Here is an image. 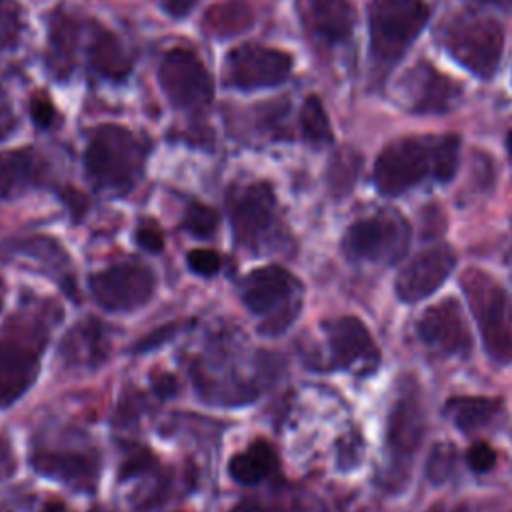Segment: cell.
Segmentation results:
<instances>
[{"instance_id": "1", "label": "cell", "mask_w": 512, "mask_h": 512, "mask_svg": "<svg viewBox=\"0 0 512 512\" xmlns=\"http://www.w3.org/2000/svg\"><path fill=\"white\" fill-rule=\"evenodd\" d=\"M458 134H410L390 140L378 152L372 184L378 194L394 198L424 184H446L460 164Z\"/></svg>"}, {"instance_id": "2", "label": "cell", "mask_w": 512, "mask_h": 512, "mask_svg": "<svg viewBox=\"0 0 512 512\" xmlns=\"http://www.w3.org/2000/svg\"><path fill=\"white\" fill-rule=\"evenodd\" d=\"M366 12L372 82L382 86L428 26L432 10L426 0H370Z\"/></svg>"}, {"instance_id": "3", "label": "cell", "mask_w": 512, "mask_h": 512, "mask_svg": "<svg viewBox=\"0 0 512 512\" xmlns=\"http://www.w3.org/2000/svg\"><path fill=\"white\" fill-rule=\"evenodd\" d=\"M148 152V140L130 128L100 124L90 132L84 152L86 176L100 190L126 194L142 176Z\"/></svg>"}, {"instance_id": "4", "label": "cell", "mask_w": 512, "mask_h": 512, "mask_svg": "<svg viewBox=\"0 0 512 512\" xmlns=\"http://www.w3.org/2000/svg\"><path fill=\"white\" fill-rule=\"evenodd\" d=\"M438 42L458 66L480 80H490L504 54V26L490 14L466 8L438 26Z\"/></svg>"}, {"instance_id": "5", "label": "cell", "mask_w": 512, "mask_h": 512, "mask_svg": "<svg viewBox=\"0 0 512 512\" xmlns=\"http://www.w3.org/2000/svg\"><path fill=\"white\" fill-rule=\"evenodd\" d=\"M424 428L426 420L418 384L414 380H404L386 418V464L382 468V488L398 492L406 486L414 456L424 436Z\"/></svg>"}, {"instance_id": "6", "label": "cell", "mask_w": 512, "mask_h": 512, "mask_svg": "<svg viewBox=\"0 0 512 512\" xmlns=\"http://www.w3.org/2000/svg\"><path fill=\"white\" fill-rule=\"evenodd\" d=\"M302 284L282 266L270 264L252 270L240 282L244 306L260 318L258 332L278 336L298 318L302 308Z\"/></svg>"}, {"instance_id": "7", "label": "cell", "mask_w": 512, "mask_h": 512, "mask_svg": "<svg viewBox=\"0 0 512 512\" xmlns=\"http://www.w3.org/2000/svg\"><path fill=\"white\" fill-rule=\"evenodd\" d=\"M48 328L24 314L0 326V406L18 400L36 380Z\"/></svg>"}, {"instance_id": "8", "label": "cell", "mask_w": 512, "mask_h": 512, "mask_svg": "<svg viewBox=\"0 0 512 512\" xmlns=\"http://www.w3.org/2000/svg\"><path fill=\"white\" fill-rule=\"evenodd\" d=\"M460 286L468 308L478 324L484 352L488 358L506 366L512 362V318L506 290L486 272L470 268L462 274Z\"/></svg>"}, {"instance_id": "9", "label": "cell", "mask_w": 512, "mask_h": 512, "mask_svg": "<svg viewBox=\"0 0 512 512\" xmlns=\"http://www.w3.org/2000/svg\"><path fill=\"white\" fill-rule=\"evenodd\" d=\"M410 236L408 220L400 212L384 208L352 222L344 232L342 250L354 262L396 264L406 256Z\"/></svg>"}, {"instance_id": "10", "label": "cell", "mask_w": 512, "mask_h": 512, "mask_svg": "<svg viewBox=\"0 0 512 512\" xmlns=\"http://www.w3.org/2000/svg\"><path fill=\"white\" fill-rule=\"evenodd\" d=\"M226 208L236 242L258 250L270 246L280 230L276 196L266 182L232 186L226 194Z\"/></svg>"}, {"instance_id": "11", "label": "cell", "mask_w": 512, "mask_h": 512, "mask_svg": "<svg viewBox=\"0 0 512 512\" xmlns=\"http://www.w3.org/2000/svg\"><path fill=\"white\" fill-rule=\"evenodd\" d=\"M158 84L166 100L184 112H204L214 96V82L190 48H172L158 64Z\"/></svg>"}, {"instance_id": "12", "label": "cell", "mask_w": 512, "mask_h": 512, "mask_svg": "<svg viewBox=\"0 0 512 512\" xmlns=\"http://www.w3.org/2000/svg\"><path fill=\"white\" fill-rule=\"evenodd\" d=\"M292 66L294 60L288 52L250 42L234 48L226 56L224 80L226 86L240 92L276 88L288 80Z\"/></svg>"}, {"instance_id": "13", "label": "cell", "mask_w": 512, "mask_h": 512, "mask_svg": "<svg viewBox=\"0 0 512 512\" xmlns=\"http://www.w3.org/2000/svg\"><path fill=\"white\" fill-rule=\"evenodd\" d=\"M464 88L454 78L420 58L398 82L400 104L412 114H448L462 102Z\"/></svg>"}, {"instance_id": "14", "label": "cell", "mask_w": 512, "mask_h": 512, "mask_svg": "<svg viewBox=\"0 0 512 512\" xmlns=\"http://www.w3.org/2000/svg\"><path fill=\"white\" fill-rule=\"evenodd\" d=\"M328 344V368L370 376L380 366V348L370 330L356 316H338L322 322Z\"/></svg>"}, {"instance_id": "15", "label": "cell", "mask_w": 512, "mask_h": 512, "mask_svg": "<svg viewBox=\"0 0 512 512\" xmlns=\"http://www.w3.org/2000/svg\"><path fill=\"white\" fill-rule=\"evenodd\" d=\"M94 300L110 312H130L144 306L154 290L156 276L142 262H124L90 276Z\"/></svg>"}, {"instance_id": "16", "label": "cell", "mask_w": 512, "mask_h": 512, "mask_svg": "<svg viewBox=\"0 0 512 512\" xmlns=\"http://www.w3.org/2000/svg\"><path fill=\"white\" fill-rule=\"evenodd\" d=\"M416 336L440 356H466L472 348V336L456 298L428 306L416 320Z\"/></svg>"}, {"instance_id": "17", "label": "cell", "mask_w": 512, "mask_h": 512, "mask_svg": "<svg viewBox=\"0 0 512 512\" xmlns=\"http://www.w3.org/2000/svg\"><path fill=\"white\" fill-rule=\"evenodd\" d=\"M456 266V254L448 244L422 248L396 276L394 290L398 300L414 304L434 294Z\"/></svg>"}, {"instance_id": "18", "label": "cell", "mask_w": 512, "mask_h": 512, "mask_svg": "<svg viewBox=\"0 0 512 512\" xmlns=\"http://www.w3.org/2000/svg\"><path fill=\"white\" fill-rule=\"evenodd\" d=\"M32 466L42 476L82 490H92L100 470L94 452L76 448H40L32 454Z\"/></svg>"}, {"instance_id": "19", "label": "cell", "mask_w": 512, "mask_h": 512, "mask_svg": "<svg viewBox=\"0 0 512 512\" xmlns=\"http://www.w3.org/2000/svg\"><path fill=\"white\" fill-rule=\"evenodd\" d=\"M306 28L326 48L348 42L356 28L354 0H308Z\"/></svg>"}, {"instance_id": "20", "label": "cell", "mask_w": 512, "mask_h": 512, "mask_svg": "<svg viewBox=\"0 0 512 512\" xmlns=\"http://www.w3.org/2000/svg\"><path fill=\"white\" fill-rule=\"evenodd\" d=\"M48 162L34 148H14L0 152V198L12 200L30 188L44 184Z\"/></svg>"}, {"instance_id": "21", "label": "cell", "mask_w": 512, "mask_h": 512, "mask_svg": "<svg viewBox=\"0 0 512 512\" xmlns=\"http://www.w3.org/2000/svg\"><path fill=\"white\" fill-rule=\"evenodd\" d=\"M80 22L76 16L64 12V10H54L48 22V66L54 76L60 80L68 78V74L74 68V58L78 50V40H80Z\"/></svg>"}, {"instance_id": "22", "label": "cell", "mask_w": 512, "mask_h": 512, "mask_svg": "<svg viewBox=\"0 0 512 512\" xmlns=\"http://www.w3.org/2000/svg\"><path fill=\"white\" fill-rule=\"evenodd\" d=\"M88 64L100 78L118 82L132 72L134 60L122 40L114 32L102 28L88 44Z\"/></svg>"}, {"instance_id": "23", "label": "cell", "mask_w": 512, "mask_h": 512, "mask_svg": "<svg viewBox=\"0 0 512 512\" xmlns=\"http://www.w3.org/2000/svg\"><path fill=\"white\" fill-rule=\"evenodd\" d=\"M108 354V338L104 326L90 318L76 324L62 340V356L74 366H98Z\"/></svg>"}, {"instance_id": "24", "label": "cell", "mask_w": 512, "mask_h": 512, "mask_svg": "<svg viewBox=\"0 0 512 512\" xmlns=\"http://www.w3.org/2000/svg\"><path fill=\"white\" fill-rule=\"evenodd\" d=\"M278 468V456L266 440L252 442L246 450L232 456L228 462L230 478L238 484L252 486L268 478Z\"/></svg>"}, {"instance_id": "25", "label": "cell", "mask_w": 512, "mask_h": 512, "mask_svg": "<svg viewBox=\"0 0 512 512\" xmlns=\"http://www.w3.org/2000/svg\"><path fill=\"white\" fill-rule=\"evenodd\" d=\"M500 410V402L484 396H452L444 404V416L464 434L488 426Z\"/></svg>"}, {"instance_id": "26", "label": "cell", "mask_w": 512, "mask_h": 512, "mask_svg": "<svg viewBox=\"0 0 512 512\" xmlns=\"http://www.w3.org/2000/svg\"><path fill=\"white\" fill-rule=\"evenodd\" d=\"M298 132L302 140L312 146H326L334 142L330 118L316 94H308L298 110Z\"/></svg>"}, {"instance_id": "27", "label": "cell", "mask_w": 512, "mask_h": 512, "mask_svg": "<svg viewBox=\"0 0 512 512\" xmlns=\"http://www.w3.org/2000/svg\"><path fill=\"white\" fill-rule=\"evenodd\" d=\"M24 32V10L18 0H0V52L14 50Z\"/></svg>"}, {"instance_id": "28", "label": "cell", "mask_w": 512, "mask_h": 512, "mask_svg": "<svg viewBox=\"0 0 512 512\" xmlns=\"http://www.w3.org/2000/svg\"><path fill=\"white\" fill-rule=\"evenodd\" d=\"M182 226L188 234L196 238H210L218 228V214L206 204L190 202L184 212Z\"/></svg>"}, {"instance_id": "29", "label": "cell", "mask_w": 512, "mask_h": 512, "mask_svg": "<svg viewBox=\"0 0 512 512\" xmlns=\"http://www.w3.org/2000/svg\"><path fill=\"white\" fill-rule=\"evenodd\" d=\"M454 462H456V450L452 444H436L434 450L430 452L428 464H426V476L434 484L446 482L452 472H454Z\"/></svg>"}, {"instance_id": "30", "label": "cell", "mask_w": 512, "mask_h": 512, "mask_svg": "<svg viewBox=\"0 0 512 512\" xmlns=\"http://www.w3.org/2000/svg\"><path fill=\"white\" fill-rule=\"evenodd\" d=\"M186 260H188L190 270L200 276H212L220 270V256L214 250L196 248V250L188 252Z\"/></svg>"}, {"instance_id": "31", "label": "cell", "mask_w": 512, "mask_h": 512, "mask_svg": "<svg viewBox=\"0 0 512 512\" xmlns=\"http://www.w3.org/2000/svg\"><path fill=\"white\" fill-rule=\"evenodd\" d=\"M28 112H30V118L36 124V128H42V130L50 128L54 122V116H56L54 104L44 94H34L30 98Z\"/></svg>"}, {"instance_id": "32", "label": "cell", "mask_w": 512, "mask_h": 512, "mask_svg": "<svg viewBox=\"0 0 512 512\" xmlns=\"http://www.w3.org/2000/svg\"><path fill=\"white\" fill-rule=\"evenodd\" d=\"M466 462L474 472H488L496 464V452L486 442H476L466 452Z\"/></svg>"}, {"instance_id": "33", "label": "cell", "mask_w": 512, "mask_h": 512, "mask_svg": "<svg viewBox=\"0 0 512 512\" xmlns=\"http://www.w3.org/2000/svg\"><path fill=\"white\" fill-rule=\"evenodd\" d=\"M154 466V454L152 452H148L146 448H138V450H134L126 460H124V464L120 466V480H128V478H132V476H136V474H142V472H146L148 468H152Z\"/></svg>"}, {"instance_id": "34", "label": "cell", "mask_w": 512, "mask_h": 512, "mask_svg": "<svg viewBox=\"0 0 512 512\" xmlns=\"http://www.w3.org/2000/svg\"><path fill=\"white\" fill-rule=\"evenodd\" d=\"M136 242H138L140 248H144V250H148V252H154V254L162 252V248H164L162 232H160V228H158L156 224H152V222H146V224L138 226V230H136Z\"/></svg>"}, {"instance_id": "35", "label": "cell", "mask_w": 512, "mask_h": 512, "mask_svg": "<svg viewBox=\"0 0 512 512\" xmlns=\"http://www.w3.org/2000/svg\"><path fill=\"white\" fill-rule=\"evenodd\" d=\"M176 326H178V324H166V326L156 328L154 332H150V334H146L142 340H138L136 346H134V350H136V352H148V350H154V348L162 346L164 342H168V340L178 332Z\"/></svg>"}, {"instance_id": "36", "label": "cell", "mask_w": 512, "mask_h": 512, "mask_svg": "<svg viewBox=\"0 0 512 512\" xmlns=\"http://www.w3.org/2000/svg\"><path fill=\"white\" fill-rule=\"evenodd\" d=\"M198 0H162V8L172 18H186Z\"/></svg>"}, {"instance_id": "37", "label": "cell", "mask_w": 512, "mask_h": 512, "mask_svg": "<svg viewBox=\"0 0 512 512\" xmlns=\"http://www.w3.org/2000/svg\"><path fill=\"white\" fill-rule=\"evenodd\" d=\"M14 126H16V118H14L12 106L4 96H0V140L10 136Z\"/></svg>"}, {"instance_id": "38", "label": "cell", "mask_w": 512, "mask_h": 512, "mask_svg": "<svg viewBox=\"0 0 512 512\" xmlns=\"http://www.w3.org/2000/svg\"><path fill=\"white\" fill-rule=\"evenodd\" d=\"M178 390V382L172 374H162L154 380V392L160 396V398H168V396H174Z\"/></svg>"}, {"instance_id": "39", "label": "cell", "mask_w": 512, "mask_h": 512, "mask_svg": "<svg viewBox=\"0 0 512 512\" xmlns=\"http://www.w3.org/2000/svg\"><path fill=\"white\" fill-rule=\"evenodd\" d=\"M14 470V456L10 444L0 436V478L10 476Z\"/></svg>"}, {"instance_id": "40", "label": "cell", "mask_w": 512, "mask_h": 512, "mask_svg": "<svg viewBox=\"0 0 512 512\" xmlns=\"http://www.w3.org/2000/svg\"><path fill=\"white\" fill-rule=\"evenodd\" d=\"M64 202L70 206V210L74 212V216H80L84 210H86V206H88V202H86V198L78 192V190H64Z\"/></svg>"}, {"instance_id": "41", "label": "cell", "mask_w": 512, "mask_h": 512, "mask_svg": "<svg viewBox=\"0 0 512 512\" xmlns=\"http://www.w3.org/2000/svg\"><path fill=\"white\" fill-rule=\"evenodd\" d=\"M232 512H286L276 504H260V502H240Z\"/></svg>"}, {"instance_id": "42", "label": "cell", "mask_w": 512, "mask_h": 512, "mask_svg": "<svg viewBox=\"0 0 512 512\" xmlns=\"http://www.w3.org/2000/svg\"><path fill=\"white\" fill-rule=\"evenodd\" d=\"M470 2H474V4H478V6L498 8V10H504V12L512 10V0H470Z\"/></svg>"}, {"instance_id": "43", "label": "cell", "mask_w": 512, "mask_h": 512, "mask_svg": "<svg viewBox=\"0 0 512 512\" xmlns=\"http://www.w3.org/2000/svg\"><path fill=\"white\" fill-rule=\"evenodd\" d=\"M506 150H508V154L512 158V130H508V134H506Z\"/></svg>"}, {"instance_id": "44", "label": "cell", "mask_w": 512, "mask_h": 512, "mask_svg": "<svg viewBox=\"0 0 512 512\" xmlns=\"http://www.w3.org/2000/svg\"><path fill=\"white\" fill-rule=\"evenodd\" d=\"M434 512H466L464 508H454V510H442V508H436Z\"/></svg>"}, {"instance_id": "45", "label": "cell", "mask_w": 512, "mask_h": 512, "mask_svg": "<svg viewBox=\"0 0 512 512\" xmlns=\"http://www.w3.org/2000/svg\"><path fill=\"white\" fill-rule=\"evenodd\" d=\"M2 294H4V284H2V280H0V306H2Z\"/></svg>"}, {"instance_id": "46", "label": "cell", "mask_w": 512, "mask_h": 512, "mask_svg": "<svg viewBox=\"0 0 512 512\" xmlns=\"http://www.w3.org/2000/svg\"><path fill=\"white\" fill-rule=\"evenodd\" d=\"M92 512H110V510H102V508H94Z\"/></svg>"}]
</instances>
